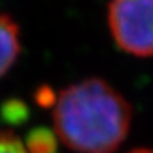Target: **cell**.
<instances>
[{"mask_svg": "<svg viewBox=\"0 0 153 153\" xmlns=\"http://www.w3.org/2000/svg\"><path fill=\"white\" fill-rule=\"evenodd\" d=\"M53 106L55 136L76 153H112L131 129V105L101 78L61 89Z\"/></svg>", "mask_w": 153, "mask_h": 153, "instance_id": "6da1fadb", "label": "cell"}, {"mask_svg": "<svg viewBox=\"0 0 153 153\" xmlns=\"http://www.w3.org/2000/svg\"><path fill=\"white\" fill-rule=\"evenodd\" d=\"M108 24L122 51L153 57V0H111Z\"/></svg>", "mask_w": 153, "mask_h": 153, "instance_id": "7a4b0ae2", "label": "cell"}, {"mask_svg": "<svg viewBox=\"0 0 153 153\" xmlns=\"http://www.w3.org/2000/svg\"><path fill=\"white\" fill-rule=\"evenodd\" d=\"M20 54V30L14 20L0 13V76L14 65Z\"/></svg>", "mask_w": 153, "mask_h": 153, "instance_id": "3957f363", "label": "cell"}, {"mask_svg": "<svg viewBox=\"0 0 153 153\" xmlns=\"http://www.w3.org/2000/svg\"><path fill=\"white\" fill-rule=\"evenodd\" d=\"M24 146L28 153H57V136L47 128H36L27 135Z\"/></svg>", "mask_w": 153, "mask_h": 153, "instance_id": "277c9868", "label": "cell"}, {"mask_svg": "<svg viewBox=\"0 0 153 153\" xmlns=\"http://www.w3.org/2000/svg\"><path fill=\"white\" fill-rule=\"evenodd\" d=\"M0 153H28L24 142L14 132H0Z\"/></svg>", "mask_w": 153, "mask_h": 153, "instance_id": "5b68a950", "label": "cell"}, {"mask_svg": "<svg viewBox=\"0 0 153 153\" xmlns=\"http://www.w3.org/2000/svg\"><path fill=\"white\" fill-rule=\"evenodd\" d=\"M129 153H153V149H146V148L135 149V150H132V152H129Z\"/></svg>", "mask_w": 153, "mask_h": 153, "instance_id": "8992f818", "label": "cell"}]
</instances>
